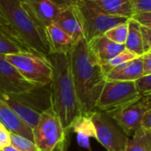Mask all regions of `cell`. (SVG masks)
Here are the masks:
<instances>
[{
  "label": "cell",
  "instance_id": "obj_16",
  "mask_svg": "<svg viewBox=\"0 0 151 151\" xmlns=\"http://www.w3.org/2000/svg\"><path fill=\"white\" fill-rule=\"evenodd\" d=\"M46 34L50 46V54L52 53H69L73 50L75 42L56 23L46 27Z\"/></svg>",
  "mask_w": 151,
  "mask_h": 151
},
{
  "label": "cell",
  "instance_id": "obj_31",
  "mask_svg": "<svg viewBox=\"0 0 151 151\" xmlns=\"http://www.w3.org/2000/svg\"><path fill=\"white\" fill-rule=\"evenodd\" d=\"M0 31H2L3 33H4L5 35H7L8 36H10V37H12V39H14L15 41H17V42H19L18 40H17V38L15 37V35H14V34L12 33V31L11 30V28L9 27V26L7 25V23L5 22V20L3 19V17L0 15ZM20 43V42H19ZM21 44V43H20Z\"/></svg>",
  "mask_w": 151,
  "mask_h": 151
},
{
  "label": "cell",
  "instance_id": "obj_13",
  "mask_svg": "<svg viewBox=\"0 0 151 151\" xmlns=\"http://www.w3.org/2000/svg\"><path fill=\"white\" fill-rule=\"evenodd\" d=\"M88 43L102 67L106 65L110 60L126 50L125 44L116 43L110 40L106 35L96 37Z\"/></svg>",
  "mask_w": 151,
  "mask_h": 151
},
{
  "label": "cell",
  "instance_id": "obj_1",
  "mask_svg": "<svg viewBox=\"0 0 151 151\" xmlns=\"http://www.w3.org/2000/svg\"><path fill=\"white\" fill-rule=\"evenodd\" d=\"M71 69L82 113L96 111L106 82V74L84 37L79 39L70 52Z\"/></svg>",
  "mask_w": 151,
  "mask_h": 151
},
{
  "label": "cell",
  "instance_id": "obj_3",
  "mask_svg": "<svg viewBox=\"0 0 151 151\" xmlns=\"http://www.w3.org/2000/svg\"><path fill=\"white\" fill-rule=\"evenodd\" d=\"M0 15L25 48L47 57L50 54L46 27L22 0H0Z\"/></svg>",
  "mask_w": 151,
  "mask_h": 151
},
{
  "label": "cell",
  "instance_id": "obj_10",
  "mask_svg": "<svg viewBox=\"0 0 151 151\" xmlns=\"http://www.w3.org/2000/svg\"><path fill=\"white\" fill-rule=\"evenodd\" d=\"M36 86L27 81L19 72L0 54V88L12 93L30 91Z\"/></svg>",
  "mask_w": 151,
  "mask_h": 151
},
{
  "label": "cell",
  "instance_id": "obj_5",
  "mask_svg": "<svg viewBox=\"0 0 151 151\" xmlns=\"http://www.w3.org/2000/svg\"><path fill=\"white\" fill-rule=\"evenodd\" d=\"M33 134L40 151H67L68 133L52 105L40 114Z\"/></svg>",
  "mask_w": 151,
  "mask_h": 151
},
{
  "label": "cell",
  "instance_id": "obj_19",
  "mask_svg": "<svg viewBox=\"0 0 151 151\" xmlns=\"http://www.w3.org/2000/svg\"><path fill=\"white\" fill-rule=\"evenodd\" d=\"M151 131L141 127L132 136L127 145L126 151H150Z\"/></svg>",
  "mask_w": 151,
  "mask_h": 151
},
{
  "label": "cell",
  "instance_id": "obj_29",
  "mask_svg": "<svg viewBox=\"0 0 151 151\" xmlns=\"http://www.w3.org/2000/svg\"><path fill=\"white\" fill-rule=\"evenodd\" d=\"M11 144V133L4 127H3L0 129V151Z\"/></svg>",
  "mask_w": 151,
  "mask_h": 151
},
{
  "label": "cell",
  "instance_id": "obj_21",
  "mask_svg": "<svg viewBox=\"0 0 151 151\" xmlns=\"http://www.w3.org/2000/svg\"><path fill=\"white\" fill-rule=\"evenodd\" d=\"M23 51H30L19 42L0 31V54L8 55ZM32 52V51H31Z\"/></svg>",
  "mask_w": 151,
  "mask_h": 151
},
{
  "label": "cell",
  "instance_id": "obj_34",
  "mask_svg": "<svg viewBox=\"0 0 151 151\" xmlns=\"http://www.w3.org/2000/svg\"><path fill=\"white\" fill-rule=\"evenodd\" d=\"M2 151H20V150H19L17 148H15L14 146H12V144L11 145H9V146H7V147H5L4 150Z\"/></svg>",
  "mask_w": 151,
  "mask_h": 151
},
{
  "label": "cell",
  "instance_id": "obj_20",
  "mask_svg": "<svg viewBox=\"0 0 151 151\" xmlns=\"http://www.w3.org/2000/svg\"><path fill=\"white\" fill-rule=\"evenodd\" d=\"M71 132H73L76 134H83L89 138L96 139V127L92 120L91 112L81 113V116L73 123Z\"/></svg>",
  "mask_w": 151,
  "mask_h": 151
},
{
  "label": "cell",
  "instance_id": "obj_32",
  "mask_svg": "<svg viewBox=\"0 0 151 151\" xmlns=\"http://www.w3.org/2000/svg\"><path fill=\"white\" fill-rule=\"evenodd\" d=\"M89 137L83 135V134H77V142L78 144L82 147V148H86V149H90L89 146Z\"/></svg>",
  "mask_w": 151,
  "mask_h": 151
},
{
  "label": "cell",
  "instance_id": "obj_12",
  "mask_svg": "<svg viewBox=\"0 0 151 151\" xmlns=\"http://www.w3.org/2000/svg\"><path fill=\"white\" fill-rule=\"evenodd\" d=\"M34 13L35 17L45 27L55 23L63 4L53 0H22Z\"/></svg>",
  "mask_w": 151,
  "mask_h": 151
},
{
  "label": "cell",
  "instance_id": "obj_24",
  "mask_svg": "<svg viewBox=\"0 0 151 151\" xmlns=\"http://www.w3.org/2000/svg\"><path fill=\"white\" fill-rule=\"evenodd\" d=\"M12 145L20 151H40L35 142L21 135L11 133Z\"/></svg>",
  "mask_w": 151,
  "mask_h": 151
},
{
  "label": "cell",
  "instance_id": "obj_14",
  "mask_svg": "<svg viewBox=\"0 0 151 151\" xmlns=\"http://www.w3.org/2000/svg\"><path fill=\"white\" fill-rule=\"evenodd\" d=\"M0 123L10 132L23 137H26L33 142V129L30 128L5 103L0 99Z\"/></svg>",
  "mask_w": 151,
  "mask_h": 151
},
{
  "label": "cell",
  "instance_id": "obj_15",
  "mask_svg": "<svg viewBox=\"0 0 151 151\" xmlns=\"http://www.w3.org/2000/svg\"><path fill=\"white\" fill-rule=\"evenodd\" d=\"M143 64L142 57L112 68L107 74V81H135L143 76Z\"/></svg>",
  "mask_w": 151,
  "mask_h": 151
},
{
  "label": "cell",
  "instance_id": "obj_35",
  "mask_svg": "<svg viewBox=\"0 0 151 151\" xmlns=\"http://www.w3.org/2000/svg\"><path fill=\"white\" fill-rule=\"evenodd\" d=\"M65 4H75L80 0H63Z\"/></svg>",
  "mask_w": 151,
  "mask_h": 151
},
{
  "label": "cell",
  "instance_id": "obj_17",
  "mask_svg": "<svg viewBox=\"0 0 151 151\" xmlns=\"http://www.w3.org/2000/svg\"><path fill=\"white\" fill-rule=\"evenodd\" d=\"M103 12L131 19L134 15L132 0H91Z\"/></svg>",
  "mask_w": 151,
  "mask_h": 151
},
{
  "label": "cell",
  "instance_id": "obj_4",
  "mask_svg": "<svg viewBox=\"0 0 151 151\" xmlns=\"http://www.w3.org/2000/svg\"><path fill=\"white\" fill-rule=\"evenodd\" d=\"M5 59L29 83L36 87L50 85L53 67L47 56L23 51L5 55Z\"/></svg>",
  "mask_w": 151,
  "mask_h": 151
},
{
  "label": "cell",
  "instance_id": "obj_27",
  "mask_svg": "<svg viewBox=\"0 0 151 151\" xmlns=\"http://www.w3.org/2000/svg\"><path fill=\"white\" fill-rule=\"evenodd\" d=\"M141 31L142 35L143 49L145 53L151 50V27H144L141 25Z\"/></svg>",
  "mask_w": 151,
  "mask_h": 151
},
{
  "label": "cell",
  "instance_id": "obj_30",
  "mask_svg": "<svg viewBox=\"0 0 151 151\" xmlns=\"http://www.w3.org/2000/svg\"><path fill=\"white\" fill-rule=\"evenodd\" d=\"M141 57L143 64V74H151V52H146Z\"/></svg>",
  "mask_w": 151,
  "mask_h": 151
},
{
  "label": "cell",
  "instance_id": "obj_36",
  "mask_svg": "<svg viewBox=\"0 0 151 151\" xmlns=\"http://www.w3.org/2000/svg\"><path fill=\"white\" fill-rule=\"evenodd\" d=\"M4 127V126H3V125H2V124H1V123H0V129H1V128H2V127Z\"/></svg>",
  "mask_w": 151,
  "mask_h": 151
},
{
  "label": "cell",
  "instance_id": "obj_7",
  "mask_svg": "<svg viewBox=\"0 0 151 151\" xmlns=\"http://www.w3.org/2000/svg\"><path fill=\"white\" fill-rule=\"evenodd\" d=\"M141 98L135 81H106L96 111L110 114L129 106Z\"/></svg>",
  "mask_w": 151,
  "mask_h": 151
},
{
  "label": "cell",
  "instance_id": "obj_37",
  "mask_svg": "<svg viewBox=\"0 0 151 151\" xmlns=\"http://www.w3.org/2000/svg\"><path fill=\"white\" fill-rule=\"evenodd\" d=\"M150 52H151V50H150Z\"/></svg>",
  "mask_w": 151,
  "mask_h": 151
},
{
  "label": "cell",
  "instance_id": "obj_26",
  "mask_svg": "<svg viewBox=\"0 0 151 151\" xmlns=\"http://www.w3.org/2000/svg\"><path fill=\"white\" fill-rule=\"evenodd\" d=\"M134 14L151 12V0H132Z\"/></svg>",
  "mask_w": 151,
  "mask_h": 151
},
{
  "label": "cell",
  "instance_id": "obj_18",
  "mask_svg": "<svg viewBox=\"0 0 151 151\" xmlns=\"http://www.w3.org/2000/svg\"><path fill=\"white\" fill-rule=\"evenodd\" d=\"M125 46L127 50L134 52L139 57L145 53L143 49L141 24L133 19H129L128 20V34Z\"/></svg>",
  "mask_w": 151,
  "mask_h": 151
},
{
  "label": "cell",
  "instance_id": "obj_6",
  "mask_svg": "<svg viewBox=\"0 0 151 151\" xmlns=\"http://www.w3.org/2000/svg\"><path fill=\"white\" fill-rule=\"evenodd\" d=\"M76 7L82 29L83 36L88 42L96 37L104 35L107 31L129 19L109 15L100 11L91 0H80L73 4Z\"/></svg>",
  "mask_w": 151,
  "mask_h": 151
},
{
  "label": "cell",
  "instance_id": "obj_9",
  "mask_svg": "<svg viewBox=\"0 0 151 151\" xmlns=\"http://www.w3.org/2000/svg\"><path fill=\"white\" fill-rule=\"evenodd\" d=\"M151 111V96H142L137 102L129 106L108 114L121 127L128 137H132L142 127L144 115Z\"/></svg>",
  "mask_w": 151,
  "mask_h": 151
},
{
  "label": "cell",
  "instance_id": "obj_22",
  "mask_svg": "<svg viewBox=\"0 0 151 151\" xmlns=\"http://www.w3.org/2000/svg\"><path fill=\"white\" fill-rule=\"evenodd\" d=\"M129 20V19H128ZM128 34V21L115 26L106 32V35L112 42L119 44H125Z\"/></svg>",
  "mask_w": 151,
  "mask_h": 151
},
{
  "label": "cell",
  "instance_id": "obj_25",
  "mask_svg": "<svg viewBox=\"0 0 151 151\" xmlns=\"http://www.w3.org/2000/svg\"><path fill=\"white\" fill-rule=\"evenodd\" d=\"M137 89L142 96H151V74L144 75L135 81Z\"/></svg>",
  "mask_w": 151,
  "mask_h": 151
},
{
  "label": "cell",
  "instance_id": "obj_2",
  "mask_svg": "<svg viewBox=\"0 0 151 151\" xmlns=\"http://www.w3.org/2000/svg\"><path fill=\"white\" fill-rule=\"evenodd\" d=\"M48 58L53 67L51 104L69 134L73 123L82 113L72 74L70 52L52 53Z\"/></svg>",
  "mask_w": 151,
  "mask_h": 151
},
{
  "label": "cell",
  "instance_id": "obj_33",
  "mask_svg": "<svg viewBox=\"0 0 151 151\" xmlns=\"http://www.w3.org/2000/svg\"><path fill=\"white\" fill-rule=\"evenodd\" d=\"M142 127L147 130L151 131V111H148L144 115V117L142 120Z\"/></svg>",
  "mask_w": 151,
  "mask_h": 151
},
{
  "label": "cell",
  "instance_id": "obj_11",
  "mask_svg": "<svg viewBox=\"0 0 151 151\" xmlns=\"http://www.w3.org/2000/svg\"><path fill=\"white\" fill-rule=\"evenodd\" d=\"M55 23L70 35L75 42L81 37H84L82 26L73 4H63Z\"/></svg>",
  "mask_w": 151,
  "mask_h": 151
},
{
  "label": "cell",
  "instance_id": "obj_8",
  "mask_svg": "<svg viewBox=\"0 0 151 151\" xmlns=\"http://www.w3.org/2000/svg\"><path fill=\"white\" fill-rule=\"evenodd\" d=\"M96 127V139L107 151H126L129 137L115 120L105 112H91Z\"/></svg>",
  "mask_w": 151,
  "mask_h": 151
},
{
  "label": "cell",
  "instance_id": "obj_23",
  "mask_svg": "<svg viewBox=\"0 0 151 151\" xmlns=\"http://www.w3.org/2000/svg\"><path fill=\"white\" fill-rule=\"evenodd\" d=\"M138 57L139 56H137L134 52H132V51L126 49L121 53H119L115 58H113L111 60H110L109 63L103 67V69H104L105 74H107L112 68H114L116 66H119L120 65H123V64H125V63H127L128 61H131V60H133V59H134V58H136Z\"/></svg>",
  "mask_w": 151,
  "mask_h": 151
},
{
  "label": "cell",
  "instance_id": "obj_28",
  "mask_svg": "<svg viewBox=\"0 0 151 151\" xmlns=\"http://www.w3.org/2000/svg\"><path fill=\"white\" fill-rule=\"evenodd\" d=\"M140 23L142 26L151 27V12H142L134 14L131 18Z\"/></svg>",
  "mask_w": 151,
  "mask_h": 151
},
{
  "label": "cell",
  "instance_id": "obj_38",
  "mask_svg": "<svg viewBox=\"0 0 151 151\" xmlns=\"http://www.w3.org/2000/svg\"><path fill=\"white\" fill-rule=\"evenodd\" d=\"M150 151H151V150H150Z\"/></svg>",
  "mask_w": 151,
  "mask_h": 151
}]
</instances>
